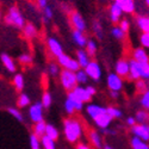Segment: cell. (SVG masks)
Instances as JSON below:
<instances>
[{
  "instance_id": "cell-1",
  "label": "cell",
  "mask_w": 149,
  "mask_h": 149,
  "mask_svg": "<svg viewBox=\"0 0 149 149\" xmlns=\"http://www.w3.org/2000/svg\"><path fill=\"white\" fill-rule=\"evenodd\" d=\"M65 137L70 143H77L82 136V124L77 118H67L63 120Z\"/></svg>"
},
{
  "instance_id": "cell-2",
  "label": "cell",
  "mask_w": 149,
  "mask_h": 149,
  "mask_svg": "<svg viewBox=\"0 0 149 149\" xmlns=\"http://www.w3.org/2000/svg\"><path fill=\"white\" fill-rule=\"evenodd\" d=\"M60 81L61 85L66 91L70 92L78 86V79H77V72H72L68 69H62L60 73Z\"/></svg>"
},
{
  "instance_id": "cell-3",
  "label": "cell",
  "mask_w": 149,
  "mask_h": 149,
  "mask_svg": "<svg viewBox=\"0 0 149 149\" xmlns=\"http://www.w3.org/2000/svg\"><path fill=\"white\" fill-rule=\"evenodd\" d=\"M5 22L8 25L16 26V28H24V25H25L24 17L22 16L20 11L17 6H12L8 8L7 15L5 16Z\"/></svg>"
},
{
  "instance_id": "cell-4",
  "label": "cell",
  "mask_w": 149,
  "mask_h": 149,
  "mask_svg": "<svg viewBox=\"0 0 149 149\" xmlns=\"http://www.w3.org/2000/svg\"><path fill=\"white\" fill-rule=\"evenodd\" d=\"M57 63L61 66V68L68 69V70H72V72H78L79 69H81V66L78 62V60L68 56L67 54H62L61 56H58L57 57Z\"/></svg>"
},
{
  "instance_id": "cell-5",
  "label": "cell",
  "mask_w": 149,
  "mask_h": 149,
  "mask_svg": "<svg viewBox=\"0 0 149 149\" xmlns=\"http://www.w3.org/2000/svg\"><path fill=\"white\" fill-rule=\"evenodd\" d=\"M106 84H107V87L110 91H120L123 88V78L120 75L115 72V73H110L107 75V79H106Z\"/></svg>"
},
{
  "instance_id": "cell-6",
  "label": "cell",
  "mask_w": 149,
  "mask_h": 149,
  "mask_svg": "<svg viewBox=\"0 0 149 149\" xmlns=\"http://www.w3.org/2000/svg\"><path fill=\"white\" fill-rule=\"evenodd\" d=\"M131 134L132 136L140 137L144 141H149V124H135L134 127H131Z\"/></svg>"
},
{
  "instance_id": "cell-7",
  "label": "cell",
  "mask_w": 149,
  "mask_h": 149,
  "mask_svg": "<svg viewBox=\"0 0 149 149\" xmlns=\"http://www.w3.org/2000/svg\"><path fill=\"white\" fill-rule=\"evenodd\" d=\"M115 72L120 75L123 79L124 78H129L130 74V61H128L127 58H119L116 65H115Z\"/></svg>"
},
{
  "instance_id": "cell-8",
  "label": "cell",
  "mask_w": 149,
  "mask_h": 149,
  "mask_svg": "<svg viewBox=\"0 0 149 149\" xmlns=\"http://www.w3.org/2000/svg\"><path fill=\"white\" fill-rule=\"evenodd\" d=\"M43 109H44V106H43L42 103H35L30 106L29 116H30V119L33 123L43 120Z\"/></svg>"
},
{
  "instance_id": "cell-9",
  "label": "cell",
  "mask_w": 149,
  "mask_h": 149,
  "mask_svg": "<svg viewBox=\"0 0 149 149\" xmlns=\"http://www.w3.org/2000/svg\"><path fill=\"white\" fill-rule=\"evenodd\" d=\"M69 19H70V24L72 26L75 30H80V31H85L86 30V22L84 19V17L77 11H72L69 15Z\"/></svg>"
},
{
  "instance_id": "cell-10",
  "label": "cell",
  "mask_w": 149,
  "mask_h": 149,
  "mask_svg": "<svg viewBox=\"0 0 149 149\" xmlns=\"http://www.w3.org/2000/svg\"><path fill=\"white\" fill-rule=\"evenodd\" d=\"M85 70L88 74L90 79H92L94 81H99V79L102 78V68H100V66H99V63L97 61L92 60L87 65V67L85 68Z\"/></svg>"
},
{
  "instance_id": "cell-11",
  "label": "cell",
  "mask_w": 149,
  "mask_h": 149,
  "mask_svg": "<svg viewBox=\"0 0 149 149\" xmlns=\"http://www.w3.org/2000/svg\"><path fill=\"white\" fill-rule=\"evenodd\" d=\"M86 112H87V115L94 120L97 117L107 112V107L98 105V104H88L87 106H86Z\"/></svg>"
},
{
  "instance_id": "cell-12",
  "label": "cell",
  "mask_w": 149,
  "mask_h": 149,
  "mask_svg": "<svg viewBox=\"0 0 149 149\" xmlns=\"http://www.w3.org/2000/svg\"><path fill=\"white\" fill-rule=\"evenodd\" d=\"M48 49H49V52L52 53V55H54L56 58L58 56H61L62 54H65L63 53V48H62L61 43L56 40V38H53V37H50V38H48Z\"/></svg>"
},
{
  "instance_id": "cell-13",
  "label": "cell",
  "mask_w": 149,
  "mask_h": 149,
  "mask_svg": "<svg viewBox=\"0 0 149 149\" xmlns=\"http://www.w3.org/2000/svg\"><path fill=\"white\" fill-rule=\"evenodd\" d=\"M122 13H124L122 7L119 6L118 3H112L109 8V15H110V19L113 24L116 23H119L120 22V17H122Z\"/></svg>"
},
{
  "instance_id": "cell-14",
  "label": "cell",
  "mask_w": 149,
  "mask_h": 149,
  "mask_svg": "<svg viewBox=\"0 0 149 149\" xmlns=\"http://www.w3.org/2000/svg\"><path fill=\"white\" fill-rule=\"evenodd\" d=\"M70 92H73V94L74 95H77L81 102H84V103H88L91 99H92V94L88 92V90L86 88V87H84V86H77L75 88H74L73 91H70Z\"/></svg>"
},
{
  "instance_id": "cell-15",
  "label": "cell",
  "mask_w": 149,
  "mask_h": 149,
  "mask_svg": "<svg viewBox=\"0 0 149 149\" xmlns=\"http://www.w3.org/2000/svg\"><path fill=\"white\" fill-rule=\"evenodd\" d=\"M141 79V63L136 60H130V74H129V80H139Z\"/></svg>"
},
{
  "instance_id": "cell-16",
  "label": "cell",
  "mask_w": 149,
  "mask_h": 149,
  "mask_svg": "<svg viewBox=\"0 0 149 149\" xmlns=\"http://www.w3.org/2000/svg\"><path fill=\"white\" fill-rule=\"evenodd\" d=\"M88 140L91 142V146H93V148L95 149H102L104 148L103 144V140H102V136L98 131L95 130H90L88 132Z\"/></svg>"
},
{
  "instance_id": "cell-17",
  "label": "cell",
  "mask_w": 149,
  "mask_h": 149,
  "mask_svg": "<svg viewBox=\"0 0 149 149\" xmlns=\"http://www.w3.org/2000/svg\"><path fill=\"white\" fill-rule=\"evenodd\" d=\"M131 58L136 60L140 63L142 62H149V55L146 52V48H135L131 54Z\"/></svg>"
},
{
  "instance_id": "cell-18",
  "label": "cell",
  "mask_w": 149,
  "mask_h": 149,
  "mask_svg": "<svg viewBox=\"0 0 149 149\" xmlns=\"http://www.w3.org/2000/svg\"><path fill=\"white\" fill-rule=\"evenodd\" d=\"M72 38H73L74 42H75V44H78L81 48L86 47V44H87V42H88L87 37H86V35L84 33V31L75 30V29H74L73 32H72Z\"/></svg>"
},
{
  "instance_id": "cell-19",
  "label": "cell",
  "mask_w": 149,
  "mask_h": 149,
  "mask_svg": "<svg viewBox=\"0 0 149 149\" xmlns=\"http://www.w3.org/2000/svg\"><path fill=\"white\" fill-rule=\"evenodd\" d=\"M112 117H111L107 112H105V113H103V115H100L99 117H97L95 119H94V123H95V125L98 127V128H100L102 130L103 129H106V128H109V125L111 124V122H112Z\"/></svg>"
},
{
  "instance_id": "cell-20",
  "label": "cell",
  "mask_w": 149,
  "mask_h": 149,
  "mask_svg": "<svg viewBox=\"0 0 149 149\" xmlns=\"http://www.w3.org/2000/svg\"><path fill=\"white\" fill-rule=\"evenodd\" d=\"M77 60L80 63L81 68H86V67H87V65L92 61L90 54L86 52V49H85V50H84V49H79V50L77 52Z\"/></svg>"
},
{
  "instance_id": "cell-21",
  "label": "cell",
  "mask_w": 149,
  "mask_h": 149,
  "mask_svg": "<svg viewBox=\"0 0 149 149\" xmlns=\"http://www.w3.org/2000/svg\"><path fill=\"white\" fill-rule=\"evenodd\" d=\"M116 3L119 4L124 13H134L135 11V1L134 0H115Z\"/></svg>"
},
{
  "instance_id": "cell-22",
  "label": "cell",
  "mask_w": 149,
  "mask_h": 149,
  "mask_svg": "<svg viewBox=\"0 0 149 149\" xmlns=\"http://www.w3.org/2000/svg\"><path fill=\"white\" fill-rule=\"evenodd\" d=\"M1 62H3L5 69H7V70L11 72V73L16 72V63H15V61L12 60V57H11L10 55H7V54H1Z\"/></svg>"
},
{
  "instance_id": "cell-23",
  "label": "cell",
  "mask_w": 149,
  "mask_h": 149,
  "mask_svg": "<svg viewBox=\"0 0 149 149\" xmlns=\"http://www.w3.org/2000/svg\"><path fill=\"white\" fill-rule=\"evenodd\" d=\"M130 146L132 149H149V144L147 143V141L136 137V136H132L130 140Z\"/></svg>"
},
{
  "instance_id": "cell-24",
  "label": "cell",
  "mask_w": 149,
  "mask_h": 149,
  "mask_svg": "<svg viewBox=\"0 0 149 149\" xmlns=\"http://www.w3.org/2000/svg\"><path fill=\"white\" fill-rule=\"evenodd\" d=\"M136 24H137L139 29L142 32H149V17L139 16L137 19H136Z\"/></svg>"
},
{
  "instance_id": "cell-25",
  "label": "cell",
  "mask_w": 149,
  "mask_h": 149,
  "mask_svg": "<svg viewBox=\"0 0 149 149\" xmlns=\"http://www.w3.org/2000/svg\"><path fill=\"white\" fill-rule=\"evenodd\" d=\"M23 33L26 38H33V37L37 36V28L33 25V24L28 23L23 28Z\"/></svg>"
},
{
  "instance_id": "cell-26",
  "label": "cell",
  "mask_w": 149,
  "mask_h": 149,
  "mask_svg": "<svg viewBox=\"0 0 149 149\" xmlns=\"http://www.w3.org/2000/svg\"><path fill=\"white\" fill-rule=\"evenodd\" d=\"M45 131H47V123L44 120L35 123V127H33V134L35 135H37L38 137H42V136L45 135Z\"/></svg>"
},
{
  "instance_id": "cell-27",
  "label": "cell",
  "mask_w": 149,
  "mask_h": 149,
  "mask_svg": "<svg viewBox=\"0 0 149 149\" xmlns=\"http://www.w3.org/2000/svg\"><path fill=\"white\" fill-rule=\"evenodd\" d=\"M135 117H136L137 123H140V124H147L149 122V112H148V110H146V109L137 111L136 115H135Z\"/></svg>"
},
{
  "instance_id": "cell-28",
  "label": "cell",
  "mask_w": 149,
  "mask_h": 149,
  "mask_svg": "<svg viewBox=\"0 0 149 149\" xmlns=\"http://www.w3.org/2000/svg\"><path fill=\"white\" fill-rule=\"evenodd\" d=\"M41 142H42V148L43 149H56V141L53 140L52 137L44 135L41 137Z\"/></svg>"
},
{
  "instance_id": "cell-29",
  "label": "cell",
  "mask_w": 149,
  "mask_h": 149,
  "mask_svg": "<svg viewBox=\"0 0 149 149\" xmlns=\"http://www.w3.org/2000/svg\"><path fill=\"white\" fill-rule=\"evenodd\" d=\"M24 85H25V82H24V77L22 75V74L17 73L16 75L13 77V86H15V88L17 91H22L24 88Z\"/></svg>"
},
{
  "instance_id": "cell-30",
  "label": "cell",
  "mask_w": 149,
  "mask_h": 149,
  "mask_svg": "<svg viewBox=\"0 0 149 149\" xmlns=\"http://www.w3.org/2000/svg\"><path fill=\"white\" fill-rule=\"evenodd\" d=\"M67 98H69L70 100L73 102V104H74V106H75V110H77V111H81V110L84 109V104H85V103H84V102H81L77 95H74V94H73V92H68Z\"/></svg>"
},
{
  "instance_id": "cell-31",
  "label": "cell",
  "mask_w": 149,
  "mask_h": 149,
  "mask_svg": "<svg viewBox=\"0 0 149 149\" xmlns=\"http://www.w3.org/2000/svg\"><path fill=\"white\" fill-rule=\"evenodd\" d=\"M85 49H86V52L90 54V56L93 57V56L97 54V50H98L97 42H95L94 40H88V42H87V44H86Z\"/></svg>"
},
{
  "instance_id": "cell-32",
  "label": "cell",
  "mask_w": 149,
  "mask_h": 149,
  "mask_svg": "<svg viewBox=\"0 0 149 149\" xmlns=\"http://www.w3.org/2000/svg\"><path fill=\"white\" fill-rule=\"evenodd\" d=\"M135 88H136V92L137 93H144L149 87H148V84L144 79H139V80H136L135 82Z\"/></svg>"
},
{
  "instance_id": "cell-33",
  "label": "cell",
  "mask_w": 149,
  "mask_h": 149,
  "mask_svg": "<svg viewBox=\"0 0 149 149\" xmlns=\"http://www.w3.org/2000/svg\"><path fill=\"white\" fill-rule=\"evenodd\" d=\"M45 135L49 136V137H52L53 140H57L58 139V130L56 129V127H54L53 124H47V131H45Z\"/></svg>"
},
{
  "instance_id": "cell-34",
  "label": "cell",
  "mask_w": 149,
  "mask_h": 149,
  "mask_svg": "<svg viewBox=\"0 0 149 149\" xmlns=\"http://www.w3.org/2000/svg\"><path fill=\"white\" fill-rule=\"evenodd\" d=\"M17 105L18 107H26L30 105V97L26 93H20L17 100Z\"/></svg>"
},
{
  "instance_id": "cell-35",
  "label": "cell",
  "mask_w": 149,
  "mask_h": 149,
  "mask_svg": "<svg viewBox=\"0 0 149 149\" xmlns=\"http://www.w3.org/2000/svg\"><path fill=\"white\" fill-rule=\"evenodd\" d=\"M30 146H31V149H42L41 137H38L33 132L30 135Z\"/></svg>"
},
{
  "instance_id": "cell-36",
  "label": "cell",
  "mask_w": 149,
  "mask_h": 149,
  "mask_svg": "<svg viewBox=\"0 0 149 149\" xmlns=\"http://www.w3.org/2000/svg\"><path fill=\"white\" fill-rule=\"evenodd\" d=\"M77 79H78V82H79L80 85H85V84H87V81H88L90 77H88V74L86 73L85 68H84V69H79V70L77 72Z\"/></svg>"
},
{
  "instance_id": "cell-37",
  "label": "cell",
  "mask_w": 149,
  "mask_h": 149,
  "mask_svg": "<svg viewBox=\"0 0 149 149\" xmlns=\"http://www.w3.org/2000/svg\"><path fill=\"white\" fill-rule=\"evenodd\" d=\"M125 33L127 32H124L122 29H120V26L118 25V26H113L112 29H111V35H112L116 40H124V37H125Z\"/></svg>"
},
{
  "instance_id": "cell-38",
  "label": "cell",
  "mask_w": 149,
  "mask_h": 149,
  "mask_svg": "<svg viewBox=\"0 0 149 149\" xmlns=\"http://www.w3.org/2000/svg\"><path fill=\"white\" fill-rule=\"evenodd\" d=\"M60 68H61V66L58 63L52 62V63H49V66H48V73L50 74L52 77H56V75H58V74L61 73Z\"/></svg>"
},
{
  "instance_id": "cell-39",
  "label": "cell",
  "mask_w": 149,
  "mask_h": 149,
  "mask_svg": "<svg viewBox=\"0 0 149 149\" xmlns=\"http://www.w3.org/2000/svg\"><path fill=\"white\" fill-rule=\"evenodd\" d=\"M107 113L112 117L113 119L116 118H122V115H123V112L118 109V107H116V106H107Z\"/></svg>"
},
{
  "instance_id": "cell-40",
  "label": "cell",
  "mask_w": 149,
  "mask_h": 149,
  "mask_svg": "<svg viewBox=\"0 0 149 149\" xmlns=\"http://www.w3.org/2000/svg\"><path fill=\"white\" fill-rule=\"evenodd\" d=\"M41 103L43 104L44 109H49V107L52 106V104H53L52 94H50V93H48V92H44L43 95H42V100H41Z\"/></svg>"
},
{
  "instance_id": "cell-41",
  "label": "cell",
  "mask_w": 149,
  "mask_h": 149,
  "mask_svg": "<svg viewBox=\"0 0 149 149\" xmlns=\"http://www.w3.org/2000/svg\"><path fill=\"white\" fill-rule=\"evenodd\" d=\"M140 103H141V106L146 110H149V88L141 94V99H140Z\"/></svg>"
},
{
  "instance_id": "cell-42",
  "label": "cell",
  "mask_w": 149,
  "mask_h": 149,
  "mask_svg": "<svg viewBox=\"0 0 149 149\" xmlns=\"http://www.w3.org/2000/svg\"><path fill=\"white\" fill-rule=\"evenodd\" d=\"M7 112L12 116V117H15L17 120H19V122H23V115H22V112L17 109V107H8L7 109Z\"/></svg>"
},
{
  "instance_id": "cell-43",
  "label": "cell",
  "mask_w": 149,
  "mask_h": 149,
  "mask_svg": "<svg viewBox=\"0 0 149 149\" xmlns=\"http://www.w3.org/2000/svg\"><path fill=\"white\" fill-rule=\"evenodd\" d=\"M18 61H19V63L23 65V66H29V65L32 63V57L29 54H22L18 57Z\"/></svg>"
},
{
  "instance_id": "cell-44",
  "label": "cell",
  "mask_w": 149,
  "mask_h": 149,
  "mask_svg": "<svg viewBox=\"0 0 149 149\" xmlns=\"http://www.w3.org/2000/svg\"><path fill=\"white\" fill-rule=\"evenodd\" d=\"M141 79H149V62H142L141 63Z\"/></svg>"
},
{
  "instance_id": "cell-45",
  "label": "cell",
  "mask_w": 149,
  "mask_h": 149,
  "mask_svg": "<svg viewBox=\"0 0 149 149\" xmlns=\"http://www.w3.org/2000/svg\"><path fill=\"white\" fill-rule=\"evenodd\" d=\"M65 111L70 116V115H73L74 112H75V106H74V104H73V102L70 100L69 98H67L66 99V102H65Z\"/></svg>"
},
{
  "instance_id": "cell-46",
  "label": "cell",
  "mask_w": 149,
  "mask_h": 149,
  "mask_svg": "<svg viewBox=\"0 0 149 149\" xmlns=\"http://www.w3.org/2000/svg\"><path fill=\"white\" fill-rule=\"evenodd\" d=\"M43 10V20L45 22V20H50L52 18H53V16H54V12H53V8L50 7V6H45L44 8H42Z\"/></svg>"
},
{
  "instance_id": "cell-47",
  "label": "cell",
  "mask_w": 149,
  "mask_h": 149,
  "mask_svg": "<svg viewBox=\"0 0 149 149\" xmlns=\"http://www.w3.org/2000/svg\"><path fill=\"white\" fill-rule=\"evenodd\" d=\"M140 42L143 48L149 49V32H142V35L140 37Z\"/></svg>"
},
{
  "instance_id": "cell-48",
  "label": "cell",
  "mask_w": 149,
  "mask_h": 149,
  "mask_svg": "<svg viewBox=\"0 0 149 149\" xmlns=\"http://www.w3.org/2000/svg\"><path fill=\"white\" fill-rule=\"evenodd\" d=\"M93 30L97 35L98 38H103V32H102V26H100V24H99L98 22H95L93 24Z\"/></svg>"
},
{
  "instance_id": "cell-49",
  "label": "cell",
  "mask_w": 149,
  "mask_h": 149,
  "mask_svg": "<svg viewBox=\"0 0 149 149\" xmlns=\"http://www.w3.org/2000/svg\"><path fill=\"white\" fill-rule=\"evenodd\" d=\"M119 26H120V29H122L124 32H128L129 29H130V23H129L128 19H122V20L119 22Z\"/></svg>"
},
{
  "instance_id": "cell-50",
  "label": "cell",
  "mask_w": 149,
  "mask_h": 149,
  "mask_svg": "<svg viewBox=\"0 0 149 149\" xmlns=\"http://www.w3.org/2000/svg\"><path fill=\"white\" fill-rule=\"evenodd\" d=\"M135 124H137V120H136V117H128L127 119V125L128 127H134Z\"/></svg>"
},
{
  "instance_id": "cell-51",
  "label": "cell",
  "mask_w": 149,
  "mask_h": 149,
  "mask_svg": "<svg viewBox=\"0 0 149 149\" xmlns=\"http://www.w3.org/2000/svg\"><path fill=\"white\" fill-rule=\"evenodd\" d=\"M75 149H92V148L88 144H86V143H78Z\"/></svg>"
},
{
  "instance_id": "cell-52",
  "label": "cell",
  "mask_w": 149,
  "mask_h": 149,
  "mask_svg": "<svg viewBox=\"0 0 149 149\" xmlns=\"http://www.w3.org/2000/svg\"><path fill=\"white\" fill-rule=\"evenodd\" d=\"M47 3H48V0H37V4H38V6H40L41 8H44V7L48 5Z\"/></svg>"
},
{
  "instance_id": "cell-53",
  "label": "cell",
  "mask_w": 149,
  "mask_h": 149,
  "mask_svg": "<svg viewBox=\"0 0 149 149\" xmlns=\"http://www.w3.org/2000/svg\"><path fill=\"white\" fill-rule=\"evenodd\" d=\"M119 95V92L118 91H110V97L112 99H117Z\"/></svg>"
},
{
  "instance_id": "cell-54",
  "label": "cell",
  "mask_w": 149,
  "mask_h": 149,
  "mask_svg": "<svg viewBox=\"0 0 149 149\" xmlns=\"http://www.w3.org/2000/svg\"><path fill=\"white\" fill-rule=\"evenodd\" d=\"M88 90V92L92 94V95H94L95 94V92H97V90H95V87H93V86H87V87H86Z\"/></svg>"
},
{
  "instance_id": "cell-55",
  "label": "cell",
  "mask_w": 149,
  "mask_h": 149,
  "mask_svg": "<svg viewBox=\"0 0 149 149\" xmlns=\"http://www.w3.org/2000/svg\"><path fill=\"white\" fill-rule=\"evenodd\" d=\"M104 149H115L112 146H109V144H105L104 146Z\"/></svg>"
},
{
  "instance_id": "cell-56",
  "label": "cell",
  "mask_w": 149,
  "mask_h": 149,
  "mask_svg": "<svg viewBox=\"0 0 149 149\" xmlns=\"http://www.w3.org/2000/svg\"><path fill=\"white\" fill-rule=\"evenodd\" d=\"M146 5L149 7V0H146Z\"/></svg>"
}]
</instances>
